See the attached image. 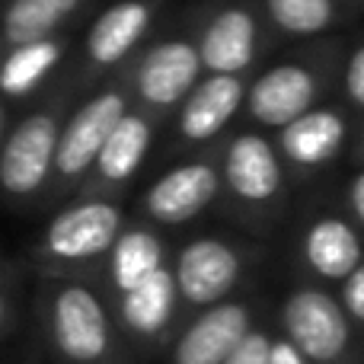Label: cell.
Instances as JSON below:
<instances>
[{
  "label": "cell",
  "instance_id": "obj_1",
  "mask_svg": "<svg viewBox=\"0 0 364 364\" xmlns=\"http://www.w3.org/2000/svg\"><path fill=\"white\" fill-rule=\"evenodd\" d=\"M346 51L336 42L307 48L278 64H269L262 74L250 77L243 115L262 134H275L310 109L329 102V93L339 87Z\"/></svg>",
  "mask_w": 364,
  "mask_h": 364
},
{
  "label": "cell",
  "instance_id": "obj_2",
  "mask_svg": "<svg viewBox=\"0 0 364 364\" xmlns=\"http://www.w3.org/2000/svg\"><path fill=\"white\" fill-rule=\"evenodd\" d=\"M45 339L64 364H128L109 304L83 282H58L42 307Z\"/></svg>",
  "mask_w": 364,
  "mask_h": 364
},
{
  "label": "cell",
  "instance_id": "obj_3",
  "mask_svg": "<svg viewBox=\"0 0 364 364\" xmlns=\"http://www.w3.org/2000/svg\"><path fill=\"white\" fill-rule=\"evenodd\" d=\"M275 333L284 336L307 364H361V333L352 326L336 291L297 284L282 297Z\"/></svg>",
  "mask_w": 364,
  "mask_h": 364
},
{
  "label": "cell",
  "instance_id": "obj_4",
  "mask_svg": "<svg viewBox=\"0 0 364 364\" xmlns=\"http://www.w3.org/2000/svg\"><path fill=\"white\" fill-rule=\"evenodd\" d=\"M218 170L220 198H227L237 211L250 218H269L282 208L288 170L272 144V134L256 128L230 134L218 151Z\"/></svg>",
  "mask_w": 364,
  "mask_h": 364
},
{
  "label": "cell",
  "instance_id": "obj_5",
  "mask_svg": "<svg viewBox=\"0 0 364 364\" xmlns=\"http://www.w3.org/2000/svg\"><path fill=\"white\" fill-rule=\"evenodd\" d=\"M252 259L256 250L230 237L208 233L182 243L176 259L170 262L182 314H201L214 304L237 297L252 269Z\"/></svg>",
  "mask_w": 364,
  "mask_h": 364
},
{
  "label": "cell",
  "instance_id": "obj_6",
  "mask_svg": "<svg viewBox=\"0 0 364 364\" xmlns=\"http://www.w3.org/2000/svg\"><path fill=\"white\" fill-rule=\"evenodd\" d=\"M205 74L250 77L272 45V29L252 0H227L214 6L195 32Z\"/></svg>",
  "mask_w": 364,
  "mask_h": 364
},
{
  "label": "cell",
  "instance_id": "obj_7",
  "mask_svg": "<svg viewBox=\"0 0 364 364\" xmlns=\"http://www.w3.org/2000/svg\"><path fill=\"white\" fill-rule=\"evenodd\" d=\"M205 77L192 36H164L144 48L128 74V93L132 102L154 119L176 112L195 83Z\"/></svg>",
  "mask_w": 364,
  "mask_h": 364
},
{
  "label": "cell",
  "instance_id": "obj_8",
  "mask_svg": "<svg viewBox=\"0 0 364 364\" xmlns=\"http://www.w3.org/2000/svg\"><path fill=\"white\" fill-rule=\"evenodd\" d=\"M132 93L125 83L100 90L90 96L77 112H70L61 122V134H58V154H55V179L61 186H74V182L87 179L93 173V164L100 157L102 144L109 141L112 128L132 109Z\"/></svg>",
  "mask_w": 364,
  "mask_h": 364
},
{
  "label": "cell",
  "instance_id": "obj_9",
  "mask_svg": "<svg viewBox=\"0 0 364 364\" xmlns=\"http://www.w3.org/2000/svg\"><path fill=\"white\" fill-rule=\"evenodd\" d=\"M125 230V214L109 198H87L64 208L48 220L38 256L55 265H87L106 259L119 233Z\"/></svg>",
  "mask_w": 364,
  "mask_h": 364
},
{
  "label": "cell",
  "instance_id": "obj_10",
  "mask_svg": "<svg viewBox=\"0 0 364 364\" xmlns=\"http://www.w3.org/2000/svg\"><path fill=\"white\" fill-rule=\"evenodd\" d=\"M355 115L342 102H323L310 109L307 115L294 119L282 132L272 134L278 157L284 170L297 176H314V173L333 166L342 154L352 147L355 138Z\"/></svg>",
  "mask_w": 364,
  "mask_h": 364
},
{
  "label": "cell",
  "instance_id": "obj_11",
  "mask_svg": "<svg viewBox=\"0 0 364 364\" xmlns=\"http://www.w3.org/2000/svg\"><path fill=\"white\" fill-rule=\"evenodd\" d=\"M61 119L55 109L32 112L0 144V188L10 198H32L55 179Z\"/></svg>",
  "mask_w": 364,
  "mask_h": 364
},
{
  "label": "cell",
  "instance_id": "obj_12",
  "mask_svg": "<svg viewBox=\"0 0 364 364\" xmlns=\"http://www.w3.org/2000/svg\"><path fill=\"white\" fill-rule=\"evenodd\" d=\"M259 326V307L252 297H230L224 304L192 314L173 336L166 364H224L233 348Z\"/></svg>",
  "mask_w": 364,
  "mask_h": 364
},
{
  "label": "cell",
  "instance_id": "obj_13",
  "mask_svg": "<svg viewBox=\"0 0 364 364\" xmlns=\"http://www.w3.org/2000/svg\"><path fill=\"white\" fill-rule=\"evenodd\" d=\"M112 316L119 326L122 339L132 342L134 348L144 352H157V348H170L173 336L179 333V291L173 282V269H160L147 282H141L134 291L119 294L112 304Z\"/></svg>",
  "mask_w": 364,
  "mask_h": 364
},
{
  "label": "cell",
  "instance_id": "obj_14",
  "mask_svg": "<svg viewBox=\"0 0 364 364\" xmlns=\"http://www.w3.org/2000/svg\"><path fill=\"white\" fill-rule=\"evenodd\" d=\"M220 201L218 151L166 170L144 192V214L160 227H182Z\"/></svg>",
  "mask_w": 364,
  "mask_h": 364
},
{
  "label": "cell",
  "instance_id": "obj_15",
  "mask_svg": "<svg viewBox=\"0 0 364 364\" xmlns=\"http://www.w3.org/2000/svg\"><path fill=\"white\" fill-rule=\"evenodd\" d=\"M297 259L314 284L339 288L364 262V233L352 224L348 214H310L297 233Z\"/></svg>",
  "mask_w": 364,
  "mask_h": 364
},
{
  "label": "cell",
  "instance_id": "obj_16",
  "mask_svg": "<svg viewBox=\"0 0 364 364\" xmlns=\"http://www.w3.org/2000/svg\"><path fill=\"white\" fill-rule=\"evenodd\" d=\"M250 77H214L205 74L195 90L176 109V144L179 147H205L227 132L233 119L246 106Z\"/></svg>",
  "mask_w": 364,
  "mask_h": 364
},
{
  "label": "cell",
  "instance_id": "obj_17",
  "mask_svg": "<svg viewBox=\"0 0 364 364\" xmlns=\"http://www.w3.org/2000/svg\"><path fill=\"white\" fill-rule=\"evenodd\" d=\"M157 6L160 0H119V4L106 6L93 19L87 42H83L90 68L112 70L122 61H128L151 32L154 19H157Z\"/></svg>",
  "mask_w": 364,
  "mask_h": 364
},
{
  "label": "cell",
  "instance_id": "obj_18",
  "mask_svg": "<svg viewBox=\"0 0 364 364\" xmlns=\"http://www.w3.org/2000/svg\"><path fill=\"white\" fill-rule=\"evenodd\" d=\"M160 119H154L151 112L132 106L128 115L112 128L109 141L102 144L100 157L93 164V188H122L125 182H132L144 166L147 154L154 147V138H157Z\"/></svg>",
  "mask_w": 364,
  "mask_h": 364
},
{
  "label": "cell",
  "instance_id": "obj_19",
  "mask_svg": "<svg viewBox=\"0 0 364 364\" xmlns=\"http://www.w3.org/2000/svg\"><path fill=\"white\" fill-rule=\"evenodd\" d=\"M166 265H170V250H166V240L157 230L125 227L106 256V278L109 288H112V297L134 291L141 282H147Z\"/></svg>",
  "mask_w": 364,
  "mask_h": 364
},
{
  "label": "cell",
  "instance_id": "obj_20",
  "mask_svg": "<svg viewBox=\"0 0 364 364\" xmlns=\"http://www.w3.org/2000/svg\"><path fill=\"white\" fill-rule=\"evenodd\" d=\"M256 6L275 36L304 42L339 29L352 13L348 0H256Z\"/></svg>",
  "mask_w": 364,
  "mask_h": 364
},
{
  "label": "cell",
  "instance_id": "obj_21",
  "mask_svg": "<svg viewBox=\"0 0 364 364\" xmlns=\"http://www.w3.org/2000/svg\"><path fill=\"white\" fill-rule=\"evenodd\" d=\"M64 55H68V42L61 36L10 48L4 55V61H0V96H6V100L32 96L55 74V68L64 61Z\"/></svg>",
  "mask_w": 364,
  "mask_h": 364
},
{
  "label": "cell",
  "instance_id": "obj_22",
  "mask_svg": "<svg viewBox=\"0 0 364 364\" xmlns=\"http://www.w3.org/2000/svg\"><path fill=\"white\" fill-rule=\"evenodd\" d=\"M83 0H10L4 10L0 36L10 48L55 38L58 29L80 10Z\"/></svg>",
  "mask_w": 364,
  "mask_h": 364
},
{
  "label": "cell",
  "instance_id": "obj_23",
  "mask_svg": "<svg viewBox=\"0 0 364 364\" xmlns=\"http://www.w3.org/2000/svg\"><path fill=\"white\" fill-rule=\"evenodd\" d=\"M339 102L352 115H364V42L346 51L339 74Z\"/></svg>",
  "mask_w": 364,
  "mask_h": 364
},
{
  "label": "cell",
  "instance_id": "obj_24",
  "mask_svg": "<svg viewBox=\"0 0 364 364\" xmlns=\"http://www.w3.org/2000/svg\"><path fill=\"white\" fill-rule=\"evenodd\" d=\"M336 297H339L342 310L348 314L352 326L358 329L361 339H364V262L336 288Z\"/></svg>",
  "mask_w": 364,
  "mask_h": 364
},
{
  "label": "cell",
  "instance_id": "obj_25",
  "mask_svg": "<svg viewBox=\"0 0 364 364\" xmlns=\"http://www.w3.org/2000/svg\"><path fill=\"white\" fill-rule=\"evenodd\" d=\"M272 336H275V329L265 326V323H259V326L252 329L237 348H233V355L224 364H269Z\"/></svg>",
  "mask_w": 364,
  "mask_h": 364
},
{
  "label": "cell",
  "instance_id": "obj_26",
  "mask_svg": "<svg viewBox=\"0 0 364 364\" xmlns=\"http://www.w3.org/2000/svg\"><path fill=\"white\" fill-rule=\"evenodd\" d=\"M346 208H348V218H352V224L358 227L364 233V166L352 173V179H348L346 186Z\"/></svg>",
  "mask_w": 364,
  "mask_h": 364
},
{
  "label": "cell",
  "instance_id": "obj_27",
  "mask_svg": "<svg viewBox=\"0 0 364 364\" xmlns=\"http://www.w3.org/2000/svg\"><path fill=\"white\" fill-rule=\"evenodd\" d=\"M275 329V326H272ZM269 364H307L301 358V355H297V348L291 346L288 339H284V336H272V352H269Z\"/></svg>",
  "mask_w": 364,
  "mask_h": 364
},
{
  "label": "cell",
  "instance_id": "obj_28",
  "mask_svg": "<svg viewBox=\"0 0 364 364\" xmlns=\"http://www.w3.org/2000/svg\"><path fill=\"white\" fill-rule=\"evenodd\" d=\"M10 320H13V297H10V291L0 284V336L6 333Z\"/></svg>",
  "mask_w": 364,
  "mask_h": 364
},
{
  "label": "cell",
  "instance_id": "obj_29",
  "mask_svg": "<svg viewBox=\"0 0 364 364\" xmlns=\"http://www.w3.org/2000/svg\"><path fill=\"white\" fill-rule=\"evenodd\" d=\"M352 157L358 166H364V119H361L358 132H355V138H352Z\"/></svg>",
  "mask_w": 364,
  "mask_h": 364
},
{
  "label": "cell",
  "instance_id": "obj_30",
  "mask_svg": "<svg viewBox=\"0 0 364 364\" xmlns=\"http://www.w3.org/2000/svg\"><path fill=\"white\" fill-rule=\"evenodd\" d=\"M0 144H4V109H0Z\"/></svg>",
  "mask_w": 364,
  "mask_h": 364
},
{
  "label": "cell",
  "instance_id": "obj_31",
  "mask_svg": "<svg viewBox=\"0 0 364 364\" xmlns=\"http://www.w3.org/2000/svg\"><path fill=\"white\" fill-rule=\"evenodd\" d=\"M361 364H364V361H361Z\"/></svg>",
  "mask_w": 364,
  "mask_h": 364
}]
</instances>
